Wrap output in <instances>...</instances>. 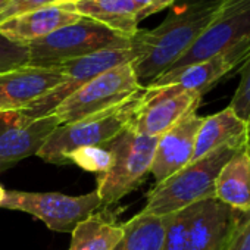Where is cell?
Segmentation results:
<instances>
[{
  "mask_svg": "<svg viewBox=\"0 0 250 250\" xmlns=\"http://www.w3.org/2000/svg\"><path fill=\"white\" fill-rule=\"evenodd\" d=\"M68 164H74L84 171L104 174L110 169L113 164V155L100 146L80 147L66 156Z\"/></svg>",
  "mask_w": 250,
  "mask_h": 250,
  "instance_id": "cell-23",
  "label": "cell"
},
{
  "mask_svg": "<svg viewBox=\"0 0 250 250\" xmlns=\"http://www.w3.org/2000/svg\"><path fill=\"white\" fill-rule=\"evenodd\" d=\"M243 213L216 199L199 202L188 225L186 250H227Z\"/></svg>",
  "mask_w": 250,
  "mask_h": 250,
  "instance_id": "cell-12",
  "label": "cell"
},
{
  "mask_svg": "<svg viewBox=\"0 0 250 250\" xmlns=\"http://www.w3.org/2000/svg\"><path fill=\"white\" fill-rule=\"evenodd\" d=\"M28 65V49L25 44L11 42L0 34V72Z\"/></svg>",
  "mask_w": 250,
  "mask_h": 250,
  "instance_id": "cell-25",
  "label": "cell"
},
{
  "mask_svg": "<svg viewBox=\"0 0 250 250\" xmlns=\"http://www.w3.org/2000/svg\"><path fill=\"white\" fill-rule=\"evenodd\" d=\"M168 216L139 212L122 224L124 234L113 250H161Z\"/></svg>",
  "mask_w": 250,
  "mask_h": 250,
  "instance_id": "cell-20",
  "label": "cell"
},
{
  "mask_svg": "<svg viewBox=\"0 0 250 250\" xmlns=\"http://www.w3.org/2000/svg\"><path fill=\"white\" fill-rule=\"evenodd\" d=\"M215 197L221 203L240 210H250V146L246 143L219 171Z\"/></svg>",
  "mask_w": 250,
  "mask_h": 250,
  "instance_id": "cell-18",
  "label": "cell"
},
{
  "mask_svg": "<svg viewBox=\"0 0 250 250\" xmlns=\"http://www.w3.org/2000/svg\"><path fill=\"white\" fill-rule=\"evenodd\" d=\"M249 146H250V122H249V140H247Z\"/></svg>",
  "mask_w": 250,
  "mask_h": 250,
  "instance_id": "cell-30",
  "label": "cell"
},
{
  "mask_svg": "<svg viewBox=\"0 0 250 250\" xmlns=\"http://www.w3.org/2000/svg\"><path fill=\"white\" fill-rule=\"evenodd\" d=\"M169 2H171V3H174V2H175V0H169Z\"/></svg>",
  "mask_w": 250,
  "mask_h": 250,
  "instance_id": "cell-32",
  "label": "cell"
},
{
  "mask_svg": "<svg viewBox=\"0 0 250 250\" xmlns=\"http://www.w3.org/2000/svg\"><path fill=\"white\" fill-rule=\"evenodd\" d=\"M5 196H6V190L3 188V186L0 184V206H2L3 200H5Z\"/></svg>",
  "mask_w": 250,
  "mask_h": 250,
  "instance_id": "cell-28",
  "label": "cell"
},
{
  "mask_svg": "<svg viewBox=\"0 0 250 250\" xmlns=\"http://www.w3.org/2000/svg\"><path fill=\"white\" fill-rule=\"evenodd\" d=\"M244 122H250V56L240 66V83L228 104Z\"/></svg>",
  "mask_w": 250,
  "mask_h": 250,
  "instance_id": "cell-24",
  "label": "cell"
},
{
  "mask_svg": "<svg viewBox=\"0 0 250 250\" xmlns=\"http://www.w3.org/2000/svg\"><path fill=\"white\" fill-rule=\"evenodd\" d=\"M62 3H66V2H77V0H61Z\"/></svg>",
  "mask_w": 250,
  "mask_h": 250,
  "instance_id": "cell-31",
  "label": "cell"
},
{
  "mask_svg": "<svg viewBox=\"0 0 250 250\" xmlns=\"http://www.w3.org/2000/svg\"><path fill=\"white\" fill-rule=\"evenodd\" d=\"M196 205H191L183 210L167 215L168 222H167L165 238L161 250H186L187 231H188L190 221L194 215Z\"/></svg>",
  "mask_w": 250,
  "mask_h": 250,
  "instance_id": "cell-22",
  "label": "cell"
},
{
  "mask_svg": "<svg viewBox=\"0 0 250 250\" xmlns=\"http://www.w3.org/2000/svg\"><path fill=\"white\" fill-rule=\"evenodd\" d=\"M81 18L68 3L49 5L0 24V34L11 42L27 44L77 22Z\"/></svg>",
  "mask_w": 250,
  "mask_h": 250,
  "instance_id": "cell-16",
  "label": "cell"
},
{
  "mask_svg": "<svg viewBox=\"0 0 250 250\" xmlns=\"http://www.w3.org/2000/svg\"><path fill=\"white\" fill-rule=\"evenodd\" d=\"M25 46L28 49V65L50 68L102 50L131 47V39L112 31L94 20L81 17L77 22Z\"/></svg>",
  "mask_w": 250,
  "mask_h": 250,
  "instance_id": "cell-3",
  "label": "cell"
},
{
  "mask_svg": "<svg viewBox=\"0 0 250 250\" xmlns=\"http://www.w3.org/2000/svg\"><path fill=\"white\" fill-rule=\"evenodd\" d=\"M9 2H11V0H0V12L3 11V8H5Z\"/></svg>",
  "mask_w": 250,
  "mask_h": 250,
  "instance_id": "cell-29",
  "label": "cell"
},
{
  "mask_svg": "<svg viewBox=\"0 0 250 250\" xmlns=\"http://www.w3.org/2000/svg\"><path fill=\"white\" fill-rule=\"evenodd\" d=\"M202 122L203 116L190 113L159 137L150 169L156 184L165 181L193 161L196 137Z\"/></svg>",
  "mask_w": 250,
  "mask_h": 250,
  "instance_id": "cell-15",
  "label": "cell"
},
{
  "mask_svg": "<svg viewBox=\"0 0 250 250\" xmlns=\"http://www.w3.org/2000/svg\"><path fill=\"white\" fill-rule=\"evenodd\" d=\"M143 90L115 107L75 122L58 125L39 150L37 156L50 164L65 165L68 164L66 156L71 152L88 146L102 147L109 143L130 125Z\"/></svg>",
  "mask_w": 250,
  "mask_h": 250,
  "instance_id": "cell-4",
  "label": "cell"
},
{
  "mask_svg": "<svg viewBox=\"0 0 250 250\" xmlns=\"http://www.w3.org/2000/svg\"><path fill=\"white\" fill-rule=\"evenodd\" d=\"M225 0H200L172 11L156 28L139 30L131 39L137 81L149 87L164 75L205 33L222 11Z\"/></svg>",
  "mask_w": 250,
  "mask_h": 250,
  "instance_id": "cell-1",
  "label": "cell"
},
{
  "mask_svg": "<svg viewBox=\"0 0 250 250\" xmlns=\"http://www.w3.org/2000/svg\"><path fill=\"white\" fill-rule=\"evenodd\" d=\"M71 234L68 250H113L124 234V227L104 215L94 213L80 222Z\"/></svg>",
  "mask_w": 250,
  "mask_h": 250,
  "instance_id": "cell-21",
  "label": "cell"
},
{
  "mask_svg": "<svg viewBox=\"0 0 250 250\" xmlns=\"http://www.w3.org/2000/svg\"><path fill=\"white\" fill-rule=\"evenodd\" d=\"M249 140V124L240 119L231 107H225L209 116H203L194 146L193 161L234 143ZM191 161V162H193Z\"/></svg>",
  "mask_w": 250,
  "mask_h": 250,
  "instance_id": "cell-17",
  "label": "cell"
},
{
  "mask_svg": "<svg viewBox=\"0 0 250 250\" xmlns=\"http://www.w3.org/2000/svg\"><path fill=\"white\" fill-rule=\"evenodd\" d=\"M143 88L137 81L131 62H128L90 80L50 115L59 125L75 122L127 102Z\"/></svg>",
  "mask_w": 250,
  "mask_h": 250,
  "instance_id": "cell-6",
  "label": "cell"
},
{
  "mask_svg": "<svg viewBox=\"0 0 250 250\" xmlns=\"http://www.w3.org/2000/svg\"><path fill=\"white\" fill-rule=\"evenodd\" d=\"M158 140L159 137L142 136L127 127L102 146L113 155L110 169L100 174L97 181L96 191L102 206L118 203L145 183L152 169Z\"/></svg>",
  "mask_w": 250,
  "mask_h": 250,
  "instance_id": "cell-5",
  "label": "cell"
},
{
  "mask_svg": "<svg viewBox=\"0 0 250 250\" xmlns=\"http://www.w3.org/2000/svg\"><path fill=\"white\" fill-rule=\"evenodd\" d=\"M0 208L30 213L53 231L72 232L80 222L102 208V202L96 190L83 196H66L55 191L36 193L9 190Z\"/></svg>",
  "mask_w": 250,
  "mask_h": 250,
  "instance_id": "cell-7",
  "label": "cell"
},
{
  "mask_svg": "<svg viewBox=\"0 0 250 250\" xmlns=\"http://www.w3.org/2000/svg\"><path fill=\"white\" fill-rule=\"evenodd\" d=\"M133 3L137 9L140 21L143 18H147L149 15L164 11L165 8H169L172 5L169 0H133Z\"/></svg>",
  "mask_w": 250,
  "mask_h": 250,
  "instance_id": "cell-27",
  "label": "cell"
},
{
  "mask_svg": "<svg viewBox=\"0 0 250 250\" xmlns=\"http://www.w3.org/2000/svg\"><path fill=\"white\" fill-rule=\"evenodd\" d=\"M247 142L222 146L156 184L147 194L142 212L158 216L171 215L191 205L215 197V183L222 167Z\"/></svg>",
  "mask_w": 250,
  "mask_h": 250,
  "instance_id": "cell-2",
  "label": "cell"
},
{
  "mask_svg": "<svg viewBox=\"0 0 250 250\" xmlns=\"http://www.w3.org/2000/svg\"><path fill=\"white\" fill-rule=\"evenodd\" d=\"M58 125L52 115L34 119L20 110L0 112V171L37 155Z\"/></svg>",
  "mask_w": 250,
  "mask_h": 250,
  "instance_id": "cell-11",
  "label": "cell"
},
{
  "mask_svg": "<svg viewBox=\"0 0 250 250\" xmlns=\"http://www.w3.org/2000/svg\"><path fill=\"white\" fill-rule=\"evenodd\" d=\"M247 42H250V0H225L216 20L168 71L208 61Z\"/></svg>",
  "mask_w": 250,
  "mask_h": 250,
  "instance_id": "cell-9",
  "label": "cell"
},
{
  "mask_svg": "<svg viewBox=\"0 0 250 250\" xmlns=\"http://www.w3.org/2000/svg\"><path fill=\"white\" fill-rule=\"evenodd\" d=\"M202 94L175 85L146 87L128 127L142 136L161 137L175 124L196 113Z\"/></svg>",
  "mask_w": 250,
  "mask_h": 250,
  "instance_id": "cell-8",
  "label": "cell"
},
{
  "mask_svg": "<svg viewBox=\"0 0 250 250\" xmlns=\"http://www.w3.org/2000/svg\"><path fill=\"white\" fill-rule=\"evenodd\" d=\"M62 81L61 66L24 65L0 72V112L22 110Z\"/></svg>",
  "mask_w": 250,
  "mask_h": 250,
  "instance_id": "cell-13",
  "label": "cell"
},
{
  "mask_svg": "<svg viewBox=\"0 0 250 250\" xmlns=\"http://www.w3.org/2000/svg\"><path fill=\"white\" fill-rule=\"evenodd\" d=\"M250 56V42L243 43L208 61L184 66L181 69L168 71L153 81L149 87L175 85L180 90L196 91L205 94L221 78L228 75L237 66H241Z\"/></svg>",
  "mask_w": 250,
  "mask_h": 250,
  "instance_id": "cell-14",
  "label": "cell"
},
{
  "mask_svg": "<svg viewBox=\"0 0 250 250\" xmlns=\"http://www.w3.org/2000/svg\"><path fill=\"white\" fill-rule=\"evenodd\" d=\"M227 250H250V210L238 221Z\"/></svg>",
  "mask_w": 250,
  "mask_h": 250,
  "instance_id": "cell-26",
  "label": "cell"
},
{
  "mask_svg": "<svg viewBox=\"0 0 250 250\" xmlns=\"http://www.w3.org/2000/svg\"><path fill=\"white\" fill-rule=\"evenodd\" d=\"M78 15L133 39L139 31V14L133 0H77L66 2Z\"/></svg>",
  "mask_w": 250,
  "mask_h": 250,
  "instance_id": "cell-19",
  "label": "cell"
},
{
  "mask_svg": "<svg viewBox=\"0 0 250 250\" xmlns=\"http://www.w3.org/2000/svg\"><path fill=\"white\" fill-rule=\"evenodd\" d=\"M134 59H136L134 50L131 47H127V49L102 50V52L62 63L59 66L63 71V81L20 112L34 119L47 116L63 100H66L72 93H75L90 80L96 78L97 75L112 68L133 62Z\"/></svg>",
  "mask_w": 250,
  "mask_h": 250,
  "instance_id": "cell-10",
  "label": "cell"
}]
</instances>
